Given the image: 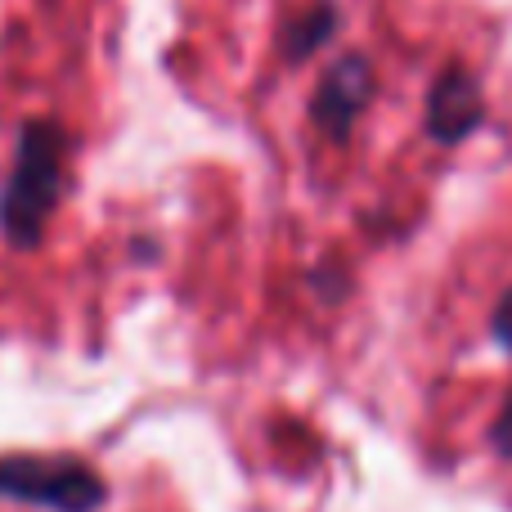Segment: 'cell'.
<instances>
[{
  "instance_id": "3957f363",
  "label": "cell",
  "mask_w": 512,
  "mask_h": 512,
  "mask_svg": "<svg viewBox=\"0 0 512 512\" xmlns=\"http://www.w3.org/2000/svg\"><path fill=\"white\" fill-rule=\"evenodd\" d=\"M481 126H486V90H481L477 72L463 68V63H445L432 77V90H427V108H423L427 140H436L441 149H459Z\"/></svg>"
},
{
  "instance_id": "52a82bcc",
  "label": "cell",
  "mask_w": 512,
  "mask_h": 512,
  "mask_svg": "<svg viewBox=\"0 0 512 512\" xmlns=\"http://www.w3.org/2000/svg\"><path fill=\"white\" fill-rule=\"evenodd\" d=\"M490 445H495L499 459H512V391H508L504 409H499V418L490 423Z\"/></svg>"
},
{
  "instance_id": "277c9868",
  "label": "cell",
  "mask_w": 512,
  "mask_h": 512,
  "mask_svg": "<svg viewBox=\"0 0 512 512\" xmlns=\"http://www.w3.org/2000/svg\"><path fill=\"white\" fill-rule=\"evenodd\" d=\"M373 90H378V72L364 54H342L333 68H324L315 95H310V122L328 135L333 144H342L351 135V126L364 117Z\"/></svg>"
},
{
  "instance_id": "7a4b0ae2",
  "label": "cell",
  "mask_w": 512,
  "mask_h": 512,
  "mask_svg": "<svg viewBox=\"0 0 512 512\" xmlns=\"http://www.w3.org/2000/svg\"><path fill=\"white\" fill-rule=\"evenodd\" d=\"M0 499L50 512H99L108 486L72 454H0Z\"/></svg>"
},
{
  "instance_id": "6da1fadb",
  "label": "cell",
  "mask_w": 512,
  "mask_h": 512,
  "mask_svg": "<svg viewBox=\"0 0 512 512\" xmlns=\"http://www.w3.org/2000/svg\"><path fill=\"white\" fill-rule=\"evenodd\" d=\"M63 153L68 135L54 122H23L18 131V158L0 189V234L14 248H36L63 198Z\"/></svg>"
},
{
  "instance_id": "8992f818",
  "label": "cell",
  "mask_w": 512,
  "mask_h": 512,
  "mask_svg": "<svg viewBox=\"0 0 512 512\" xmlns=\"http://www.w3.org/2000/svg\"><path fill=\"white\" fill-rule=\"evenodd\" d=\"M490 337H495L499 351L512 355V288L499 297V306L490 310Z\"/></svg>"
},
{
  "instance_id": "5b68a950",
  "label": "cell",
  "mask_w": 512,
  "mask_h": 512,
  "mask_svg": "<svg viewBox=\"0 0 512 512\" xmlns=\"http://www.w3.org/2000/svg\"><path fill=\"white\" fill-rule=\"evenodd\" d=\"M337 23H342V14H337L333 0H315V5H306L288 27H283V41H279L283 59L288 63L310 59L319 45H328V36L337 32Z\"/></svg>"
}]
</instances>
